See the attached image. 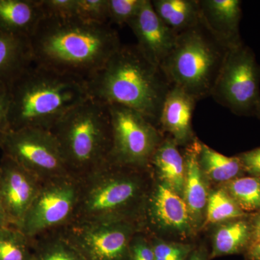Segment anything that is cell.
Instances as JSON below:
<instances>
[{
	"label": "cell",
	"instance_id": "32",
	"mask_svg": "<svg viewBox=\"0 0 260 260\" xmlns=\"http://www.w3.org/2000/svg\"><path fill=\"white\" fill-rule=\"evenodd\" d=\"M129 260H155L150 237L143 231L137 232L132 239Z\"/></svg>",
	"mask_w": 260,
	"mask_h": 260
},
{
	"label": "cell",
	"instance_id": "15",
	"mask_svg": "<svg viewBox=\"0 0 260 260\" xmlns=\"http://www.w3.org/2000/svg\"><path fill=\"white\" fill-rule=\"evenodd\" d=\"M201 20L217 40L229 49L242 45L240 0H199Z\"/></svg>",
	"mask_w": 260,
	"mask_h": 260
},
{
	"label": "cell",
	"instance_id": "31",
	"mask_svg": "<svg viewBox=\"0 0 260 260\" xmlns=\"http://www.w3.org/2000/svg\"><path fill=\"white\" fill-rule=\"evenodd\" d=\"M44 17L66 18L76 17L77 0H41Z\"/></svg>",
	"mask_w": 260,
	"mask_h": 260
},
{
	"label": "cell",
	"instance_id": "13",
	"mask_svg": "<svg viewBox=\"0 0 260 260\" xmlns=\"http://www.w3.org/2000/svg\"><path fill=\"white\" fill-rule=\"evenodd\" d=\"M43 181L13 159L0 160V195L11 226L20 227Z\"/></svg>",
	"mask_w": 260,
	"mask_h": 260
},
{
	"label": "cell",
	"instance_id": "25",
	"mask_svg": "<svg viewBox=\"0 0 260 260\" xmlns=\"http://www.w3.org/2000/svg\"><path fill=\"white\" fill-rule=\"evenodd\" d=\"M32 260H83L60 229L34 239Z\"/></svg>",
	"mask_w": 260,
	"mask_h": 260
},
{
	"label": "cell",
	"instance_id": "24",
	"mask_svg": "<svg viewBox=\"0 0 260 260\" xmlns=\"http://www.w3.org/2000/svg\"><path fill=\"white\" fill-rule=\"evenodd\" d=\"M250 215L244 213L223 186H220L210 191L203 229L216 226L219 224L246 218Z\"/></svg>",
	"mask_w": 260,
	"mask_h": 260
},
{
	"label": "cell",
	"instance_id": "37",
	"mask_svg": "<svg viewBox=\"0 0 260 260\" xmlns=\"http://www.w3.org/2000/svg\"><path fill=\"white\" fill-rule=\"evenodd\" d=\"M250 220L251 225H252L253 242L260 237V211L258 213L251 214Z\"/></svg>",
	"mask_w": 260,
	"mask_h": 260
},
{
	"label": "cell",
	"instance_id": "12",
	"mask_svg": "<svg viewBox=\"0 0 260 260\" xmlns=\"http://www.w3.org/2000/svg\"><path fill=\"white\" fill-rule=\"evenodd\" d=\"M140 225L154 237L177 242H184L197 233L184 198L157 180L148 191Z\"/></svg>",
	"mask_w": 260,
	"mask_h": 260
},
{
	"label": "cell",
	"instance_id": "36",
	"mask_svg": "<svg viewBox=\"0 0 260 260\" xmlns=\"http://www.w3.org/2000/svg\"><path fill=\"white\" fill-rule=\"evenodd\" d=\"M210 252L205 246H194L186 260H209Z\"/></svg>",
	"mask_w": 260,
	"mask_h": 260
},
{
	"label": "cell",
	"instance_id": "2",
	"mask_svg": "<svg viewBox=\"0 0 260 260\" xmlns=\"http://www.w3.org/2000/svg\"><path fill=\"white\" fill-rule=\"evenodd\" d=\"M85 85L88 97L130 108L157 127L172 87L161 68L148 61L136 45H121Z\"/></svg>",
	"mask_w": 260,
	"mask_h": 260
},
{
	"label": "cell",
	"instance_id": "23",
	"mask_svg": "<svg viewBox=\"0 0 260 260\" xmlns=\"http://www.w3.org/2000/svg\"><path fill=\"white\" fill-rule=\"evenodd\" d=\"M153 9L162 22L177 35L201 20L199 0H153Z\"/></svg>",
	"mask_w": 260,
	"mask_h": 260
},
{
	"label": "cell",
	"instance_id": "9",
	"mask_svg": "<svg viewBox=\"0 0 260 260\" xmlns=\"http://www.w3.org/2000/svg\"><path fill=\"white\" fill-rule=\"evenodd\" d=\"M79 191V179L72 175L43 181L18 229L34 240L70 225L74 220Z\"/></svg>",
	"mask_w": 260,
	"mask_h": 260
},
{
	"label": "cell",
	"instance_id": "4",
	"mask_svg": "<svg viewBox=\"0 0 260 260\" xmlns=\"http://www.w3.org/2000/svg\"><path fill=\"white\" fill-rule=\"evenodd\" d=\"M10 131H50L75 106L88 99L85 82L32 64L10 86Z\"/></svg>",
	"mask_w": 260,
	"mask_h": 260
},
{
	"label": "cell",
	"instance_id": "20",
	"mask_svg": "<svg viewBox=\"0 0 260 260\" xmlns=\"http://www.w3.org/2000/svg\"><path fill=\"white\" fill-rule=\"evenodd\" d=\"M44 18L41 0H0V30L30 39Z\"/></svg>",
	"mask_w": 260,
	"mask_h": 260
},
{
	"label": "cell",
	"instance_id": "26",
	"mask_svg": "<svg viewBox=\"0 0 260 260\" xmlns=\"http://www.w3.org/2000/svg\"><path fill=\"white\" fill-rule=\"evenodd\" d=\"M221 186L244 213L254 214L260 211V178L244 176Z\"/></svg>",
	"mask_w": 260,
	"mask_h": 260
},
{
	"label": "cell",
	"instance_id": "39",
	"mask_svg": "<svg viewBox=\"0 0 260 260\" xmlns=\"http://www.w3.org/2000/svg\"><path fill=\"white\" fill-rule=\"evenodd\" d=\"M255 116H256V117H257L260 120V103L259 105H258L257 108H256Z\"/></svg>",
	"mask_w": 260,
	"mask_h": 260
},
{
	"label": "cell",
	"instance_id": "8",
	"mask_svg": "<svg viewBox=\"0 0 260 260\" xmlns=\"http://www.w3.org/2000/svg\"><path fill=\"white\" fill-rule=\"evenodd\" d=\"M259 85L260 66L255 54L243 43L228 52L211 96L236 115L255 116Z\"/></svg>",
	"mask_w": 260,
	"mask_h": 260
},
{
	"label": "cell",
	"instance_id": "11",
	"mask_svg": "<svg viewBox=\"0 0 260 260\" xmlns=\"http://www.w3.org/2000/svg\"><path fill=\"white\" fill-rule=\"evenodd\" d=\"M83 260H129V246L140 223L131 220L78 223L60 229Z\"/></svg>",
	"mask_w": 260,
	"mask_h": 260
},
{
	"label": "cell",
	"instance_id": "5",
	"mask_svg": "<svg viewBox=\"0 0 260 260\" xmlns=\"http://www.w3.org/2000/svg\"><path fill=\"white\" fill-rule=\"evenodd\" d=\"M70 175L80 179L107 162L112 145L109 105L88 97L50 130Z\"/></svg>",
	"mask_w": 260,
	"mask_h": 260
},
{
	"label": "cell",
	"instance_id": "7",
	"mask_svg": "<svg viewBox=\"0 0 260 260\" xmlns=\"http://www.w3.org/2000/svg\"><path fill=\"white\" fill-rule=\"evenodd\" d=\"M112 145L107 162L138 169H150V160L164 137L151 121L119 104H109Z\"/></svg>",
	"mask_w": 260,
	"mask_h": 260
},
{
	"label": "cell",
	"instance_id": "30",
	"mask_svg": "<svg viewBox=\"0 0 260 260\" xmlns=\"http://www.w3.org/2000/svg\"><path fill=\"white\" fill-rule=\"evenodd\" d=\"M143 3V0H108L109 21L119 25H127Z\"/></svg>",
	"mask_w": 260,
	"mask_h": 260
},
{
	"label": "cell",
	"instance_id": "38",
	"mask_svg": "<svg viewBox=\"0 0 260 260\" xmlns=\"http://www.w3.org/2000/svg\"><path fill=\"white\" fill-rule=\"evenodd\" d=\"M0 226H11L8 216L5 213L3 202H2L1 195H0Z\"/></svg>",
	"mask_w": 260,
	"mask_h": 260
},
{
	"label": "cell",
	"instance_id": "28",
	"mask_svg": "<svg viewBox=\"0 0 260 260\" xmlns=\"http://www.w3.org/2000/svg\"><path fill=\"white\" fill-rule=\"evenodd\" d=\"M155 260H186L194 245L189 243L150 237Z\"/></svg>",
	"mask_w": 260,
	"mask_h": 260
},
{
	"label": "cell",
	"instance_id": "34",
	"mask_svg": "<svg viewBox=\"0 0 260 260\" xmlns=\"http://www.w3.org/2000/svg\"><path fill=\"white\" fill-rule=\"evenodd\" d=\"M10 89L0 86V137L10 131Z\"/></svg>",
	"mask_w": 260,
	"mask_h": 260
},
{
	"label": "cell",
	"instance_id": "18",
	"mask_svg": "<svg viewBox=\"0 0 260 260\" xmlns=\"http://www.w3.org/2000/svg\"><path fill=\"white\" fill-rule=\"evenodd\" d=\"M179 146L170 137L164 138L150 160V169L156 180L183 198L186 164Z\"/></svg>",
	"mask_w": 260,
	"mask_h": 260
},
{
	"label": "cell",
	"instance_id": "22",
	"mask_svg": "<svg viewBox=\"0 0 260 260\" xmlns=\"http://www.w3.org/2000/svg\"><path fill=\"white\" fill-rule=\"evenodd\" d=\"M198 155L202 172L209 183L221 184L222 186L246 174L237 155L225 156L200 140Z\"/></svg>",
	"mask_w": 260,
	"mask_h": 260
},
{
	"label": "cell",
	"instance_id": "21",
	"mask_svg": "<svg viewBox=\"0 0 260 260\" xmlns=\"http://www.w3.org/2000/svg\"><path fill=\"white\" fill-rule=\"evenodd\" d=\"M250 215L216 225L212 236L210 259L245 252L253 240Z\"/></svg>",
	"mask_w": 260,
	"mask_h": 260
},
{
	"label": "cell",
	"instance_id": "6",
	"mask_svg": "<svg viewBox=\"0 0 260 260\" xmlns=\"http://www.w3.org/2000/svg\"><path fill=\"white\" fill-rule=\"evenodd\" d=\"M229 50L201 20L178 35L175 47L160 68L172 86L199 102L211 96Z\"/></svg>",
	"mask_w": 260,
	"mask_h": 260
},
{
	"label": "cell",
	"instance_id": "17",
	"mask_svg": "<svg viewBox=\"0 0 260 260\" xmlns=\"http://www.w3.org/2000/svg\"><path fill=\"white\" fill-rule=\"evenodd\" d=\"M198 142L196 138L185 147L184 152L186 164L185 184L183 198L189 210L196 232L203 229L205 210L209 197V184L202 172L198 161Z\"/></svg>",
	"mask_w": 260,
	"mask_h": 260
},
{
	"label": "cell",
	"instance_id": "19",
	"mask_svg": "<svg viewBox=\"0 0 260 260\" xmlns=\"http://www.w3.org/2000/svg\"><path fill=\"white\" fill-rule=\"evenodd\" d=\"M32 64L30 39L0 30V86L9 88Z\"/></svg>",
	"mask_w": 260,
	"mask_h": 260
},
{
	"label": "cell",
	"instance_id": "1",
	"mask_svg": "<svg viewBox=\"0 0 260 260\" xmlns=\"http://www.w3.org/2000/svg\"><path fill=\"white\" fill-rule=\"evenodd\" d=\"M34 64L86 81L121 47L109 23L44 17L30 38Z\"/></svg>",
	"mask_w": 260,
	"mask_h": 260
},
{
	"label": "cell",
	"instance_id": "27",
	"mask_svg": "<svg viewBox=\"0 0 260 260\" xmlns=\"http://www.w3.org/2000/svg\"><path fill=\"white\" fill-rule=\"evenodd\" d=\"M34 240L20 229L0 226V260H32Z\"/></svg>",
	"mask_w": 260,
	"mask_h": 260
},
{
	"label": "cell",
	"instance_id": "33",
	"mask_svg": "<svg viewBox=\"0 0 260 260\" xmlns=\"http://www.w3.org/2000/svg\"><path fill=\"white\" fill-rule=\"evenodd\" d=\"M237 156L245 174L251 177L260 178V147L239 154Z\"/></svg>",
	"mask_w": 260,
	"mask_h": 260
},
{
	"label": "cell",
	"instance_id": "29",
	"mask_svg": "<svg viewBox=\"0 0 260 260\" xmlns=\"http://www.w3.org/2000/svg\"><path fill=\"white\" fill-rule=\"evenodd\" d=\"M76 17L90 23H108V0H77Z\"/></svg>",
	"mask_w": 260,
	"mask_h": 260
},
{
	"label": "cell",
	"instance_id": "14",
	"mask_svg": "<svg viewBox=\"0 0 260 260\" xmlns=\"http://www.w3.org/2000/svg\"><path fill=\"white\" fill-rule=\"evenodd\" d=\"M127 25L134 32L136 47L141 54L160 68L175 47L178 35L159 18L150 0H143L139 11Z\"/></svg>",
	"mask_w": 260,
	"mask_h": 260
},
{
	"label": "cell",
	"instance_id": "35",
	"mask_svg": "<svg viewBox=\"0 0 260 260\" xmlns=\"http://www.w3.org/2000/svg\"><path fill=\"white\" fill-rule=\"evenodd\" d=\"M244 254L246 260H260V237L251 243Z\"/></svg>",
	"mask_w": 260,
	"mask_h": 260
},
{
	"label": "cell",
	"instance_id": "3",
	"mask_svg": "<svg viewBox=\"0 0 260 260\" xmlns=\"http://www.w3.org/2000/svg\"><path fill=\"white\" fill-rule=\"evenodd\" d=\"M152 177L150 169L103 164L79 179V198L73 222L131 220L140 224Z\"/></svg>",
	"mask_w": 260,
	"mask_h": 260
},
{
	"label": "cell",
	"instance_id": "10",
	"mask_svg": "<svg viewBox=\"0 0 260 260\" xmlns=\"http://www.w3.org/2000/svg\"><path fill=\"white\" fill-rule=\"evenodd\" d=\"M3 155L13 159L42 181L70 175L56 138L38 128L10 131L0 137Z\"/></svg>",
	"mask_w": 260,
	"mask_h": 260
},
{
	"label": "cell",
	"instance_id": "16",
	"mask_svg": "<svg viewBox=\"0 0 260 260\" xmlns=\"http://www.w3.org/2000/svg\"><path fill=\"white\" fill-rule=\"evenodd\" d=\"M198 101L177 86L167 94L160 113L159 126L179 146H187L195 139L192 116Z\"/></svg>",
	"mask_w": 260,
	"mask_h": 260
}]
</instances>
